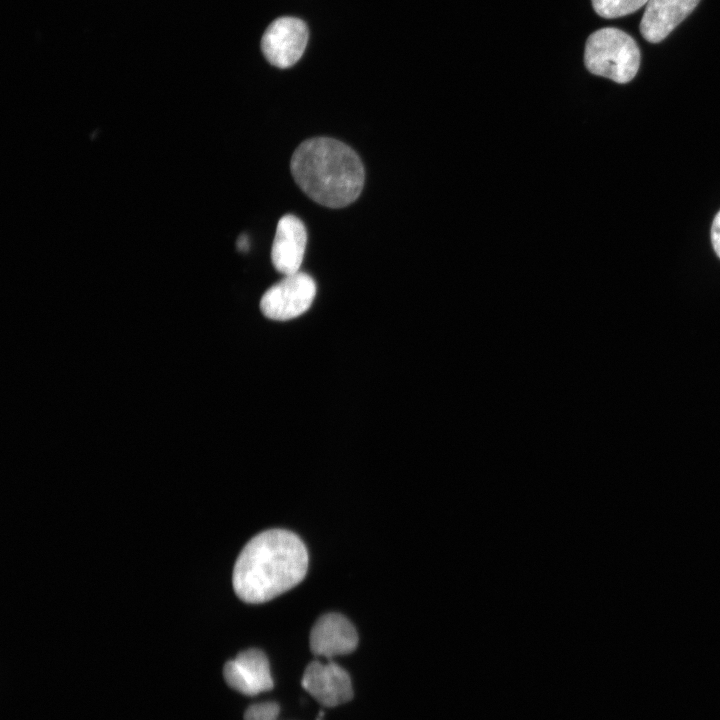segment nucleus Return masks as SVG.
<instances>
[{"label": "nucleus", "mask_w": 720, "mask_h": 720, "mask_svg": "<svg viewBox=\"0 0 720 720\" xmlns=\"http://www.w3.org/2000/svg\"><path fill=\"white\" fill-rule=\"evenodd\" d=\"M649 0H592L595 12L603 18H618L637 11Z\"/></svg>", "instance_id": "11"}, {"label": "nucleus", "mask_w": 720, "mask_h": 720, "mask_svg": "<svg viewBox=\"0 0 720 720\" xmlns=\"http://www.w3.org/2000/svg\"><path fill=\"white\" fill-rule=\"evenodd\" d=\"M226 683L246 696H255L273 688L269 661L259 649L251 648L240 652L228 661L223 669Z\"/></svg>", "instance_id": "7"}, {"label": "nucleus", "mask_w": 720, "mask_h": 720, "mask_svg": "<svg viewBox=\"0 0 720 720\" xmlns=\"http://www.w3.org/2000/svg\"><path fill=\"white\" fill-rule=\"evenodd\" d=\"M302 687L320 704L336 707L353 698L348 672L334 662H310L303 674Z\"/></svg>", "instance_id": "6"}, {"label": "nucleus", "mask_w": 720, "mask_h": 720, "mask_svg": "<svg viewBox=\"0 0 720 720\" xmlns=\"http://www.w3.org/2000/svg\"><path fill=\"white\" fill-rule=\"evenodd\" d=\"M308 569V553L293 532L270 529L254 536L240 552L233 587L247 603L269 601L300 583Z\"/></svg>", "instance_id": "1"}, {"label": "nucleus", "mask_w": 720, "mask_h": 720, "mask_svg": "<svg viewBox=\"0 0 720 720\" xmlns=\"http://www.w3.org/2000/svg\"><path fill=\"white\" fill-rule=\"evenodd\" d=\"M307 243L304 223L296 216L284 215L278 222L271 249L274 268L290 275L299 272Z\"/></svg>", "instance_id": "9"}, {"label": "nucleus", "mask_w": 720, "mask_h": 720, "mask_svg": "<svg viewBox=\"0 0 720 720\" xmlns=\"http://www.w3.org/2000/svg\"><path fill=\"white\" fill-rule=\"evenodd\" d=\"M316 295L314 279L297 272L271 286L260 300L262 314L272 320H289L305 313Z\"/></svg>", "instance_id": "4"}, {"label": "nucleus", "mask_w": 720, "mask_h": 720, "mask_svg": "<svg viewBox=\"0 0 720 720\" xmlns=\"http://www.w3.org/2000/svg\"><path fill=\"white\" fill-rule=\"evenodd\" d=\"M711 241L716 255L720 258V211L712 222Z\"/></svg>", "instance_id": "13"}, {"label": "nucleus", "mask_w": 720, "mask_h": 720, "mask_svg": "<svg viewBox=\"0 0 720 720\" xmlns=\"http://www.w3.org/2000/svg\"><path fill=\"white\" fill-rule=\"evenodd\" d=\"M308 42L306 24L294 17H281L273 21L263 34L261 48L272 65L288 68L304 53Z\"/></svg>", "instance_id": "5"}, {"label": "nucleus", "mask_w": 720, "mask_h": 720, "mask_svg": "<svg viewBox=\"0 0 720 720\" xmlns=\"http://www.w3.org/2000/svg\"><path fill=\"white\" fill-rule=\"evenodd\" d=\"M291 174L313 201L329 208L354 202L362 192L365 171L357 153L343 142L315 137L302 142L290 161Z\"/></svg>", "instance_id": "2"}, {"label": "nucleus", "mask_w": 720, "mask_h": 720, "mask_svg": "<svg viewBox=\"0 0 720 720\" xmlns=\"http://www.w3.org/2000/svg\"><path fill=\"white\" fill-rule=\"evenodd\" d=\"M587 70L616 83L631 81L638 72L640 51L635 40L624 31L608 27L593 32L584 52Z\"/></svg>", "instance_id": "3"}, {"label": "nucleus", "mask_w": 720, "mask_h": 720, "mask_svg": "<svg viewBox=\"0 0 720 720\" xmlns=\"http://www.w3.org/2000/svg\"><path fill=\"white\" fill-rule=\"evenodd\" d=\"M700 0H649L640 22L645 40H664L698 5Z\"/></svg>", "instance_id": "10"}, {"label": "nucleus", "mask_w": 720, "mask_h": 720, "mask_svg": "<svg viewBox=\"0 0 720 720\" xmlns=\"http://www.w3.org/2000/svg\"><path fill=\"white\" fill-rule=\"evenodd\" d=\"M237 248L240 251H247L249 249V238L247 235H241L237 240Z\"/></svg>", "instance_id": "14"}, {"label": "nucleus", "mask_w": 720, "mask_h": 720, "mask_svg": "<svg viewBox=\"0 0 720 720\" xmlns=\"http://www.w3.org/2000/svg\"><path fill=\"white\" fill-rule=\"evenodd\" d=\"M279 713L278 703L263 702L250 705L244 713V720H276Z\"/></svg>", "instance_id": "12"}, {"label": "nucleus", "mask_w": 720, "mask_h": 720, "mask_svg": "<svg viewBox=\"0 0 720 720\" xmlns=\"http://www.w3.org/2000/svg\"><path fill=\"white\" fill-rule=\"evenodd\" d=\"M323 715H324L323 711H320V713H319V715H318V717H317L316 720H322Z\"/></svg>", "instance_id": "15"}, {"label": "nucleus", "mask_w": 720, "mask_h": 720, "mask_svg": "<svg viewBox=\"0 0 720 720\" xmlns=\"http://www.w3.org/2000/svg\"><path fill=\"white\" fill-rule=\"evenodd\" d=\"M310 650L315 656L331 659L353 652L358 635L352 623L343 615L328 613L321 616L310 632Z\"/></svg>", "instance_id": "8"}]
</instances>
